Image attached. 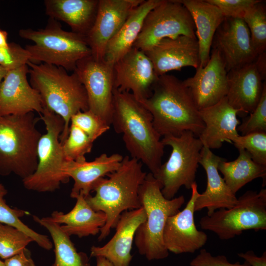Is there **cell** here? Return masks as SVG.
I'll use <instances>...</instances> for the list:
<instances>
[{
	"mask_svg": "<svg viewBox=\"0 0 266 266\" xmlns=\"http://www.w3.org/2000/svg\"><path fill=\"white\" fill-rule=\"evenodd\" d=\"M232 143L237 149L247 151L255 163L266 166V133L239 135L233 140Z\"/></svg>",
	"mask_w": 266,
	"mask_h": 266,
	"instance_id": "e575fe53",
	"label": "cell"
},
{
	"mask_svg": "<svg viewBox=\"0 0 266 266\" xmlns=\"http://www.w3.org/2000/svg\"><path fill=\"white\" fill-rule=\"evenodd\" d=\"M7 191L0 182V223L8 225L24 232L31 237L40 247L47 250L53 248V244L47 235L39 233L24 224L20 219L28 213L19 208H13L5 202L4 197Z\"/></svg>",
	"mask_w": 266,
	"mask_h": 266,
	"instance_id": "4dcf8cb0",
	"label": "cell"
},
{
	"mask_svg": "<svg viewBox=\"0 0 266 266\" xmlns=\"http://www.w3.org/2000/svg\"><path fill=\"white\" fill-rule=\"evenodd\" d=\"M33 220L45 228L52 237L55 259L52 266H90L89 259L84 252H78L70 236L61 227V225L50 217L40 218L33 215Z\"/></svg>",
	"mask_w": 266,
	"mask_h": 266,
	"instance_id": "f546056e",
	"label": "cell"
},
{
	"mask_svg": "<svg viewBox=\"0 0 266 266\" xmlns=\"http://www.w3.org/2000/svg\"><path fill=\"white\" fill-rule=\"evenodd\" d=\"M142 206L123 212L116 224L113 236L101 247L93 246L90 257H102L113 266H130L133 256L131 252L138 227L146 220Z\"/></svg>",
	"mask_w": 266,
	"mask_h": 266,
	"instance_id": "ffe728a7",
	"label": "cell"
},
{
	"mask_svg": "<svg viewBox=\"0 0 266 266\" xmlns=\"http://www.w3.org/2000/svg\"><path fill=\"white\" fill-rule=\"evenodd\" d=\"M99 0H45L50 18L66 23L71 31L86 37L95 22Z\"/></svg>",
	"mask_w": 266,
	"mask_h": 266,
	"instance_id": "484cf974",
	"label": "cell"
},
{
	"mask_svg": "<svg viewBox=\"0 0 266 266\" xmlns=\"http://www.w3.org/2000/svg\"><path fill=\"white\" fill-rule=\"evenodd\" d=\"M201 229L215 233L221 240H229L244 231L266 229V189L247 191L229 209L221 208L200 221Z\"/></svg>",
	"mask_w": 266,
	"mask_h": 266,
	"instance_id": "30bf717a",
	"label": "cell"
},
{
	"mask_svg": "<svg viewBox=\"0 0 266 266\" xmlns=\"http://www.w3.org/2000/svg\"><path fill=\"white\" fill-rule=\"evenodd\" d=\"M9 70L0 65V86L4 77Z\"/></svg>",
	"mask_w": 266,
	"mask_h": 266,
	"instance_id": "f6af8a7d",
	"label": "cell"
},
{
	"mask_svg": "<svg viewBox=\"0 0 266 266\" xmlns=\"http://www.w3.org/2000/svg\"><path fill=\"white\" fill-rule=\"evenodd\" d=\"M33 239L12 226L0 223V258L5 260L16 255Z\"/></svg>",
	"mask_w": 266,
	"mask_h": 266,
	"instance_id": "836d02e7",
	"label": "cell"
},
{
	"mask_svg": "<svg viewBox=\"0 0 266 266\" xmlns=\"http://www.w3.org/2000/svg\"><path fill=\"white\" fill-rule=\"evenodd\" d=\"M19 35L34 42L25 48L29 61L35 64L42 62L73 71L79 61L92 54L85 36L64 30L53 19L50 18L44 28L21 29Z\"/></svg>",
	"mask_w": 266,
	"mask_h": 266,
	"instance_id": "52a82bcc",
	"label": "cell"
},
{
	"mask_svg": "<svg viewBox=\"0 0 266 266\" xmlns=\"http://www.w3.org/2000/svg\"><path fill=\"white\" fill-rule=\"evenodd\" d=\"M197 37L193 20L179 0H162L146 16L133 47L146 52L166 38Z\"/></svg>",
	"mask_w": 266,
	"mask_h": 266,
	"instance_id": "8fae6325",
	"label": "cell"
},
{
	"mask_svg": "<svg viewBox=\"0 0 266 266\" xmlns=\"http://www.w3.org/2000/svg\"><path fill=\"white\" fill-rule=\"evenodd\" d=\"M164 145L169 146L171 152L168 159L162 164L153 175L160 183L164 197L171 200L180 188L191 190L195 183L203 144L190 131L178 136H165L161 139Z\"/></svg>",
	"mask_w": 266,
	"mask_h": 266,
	"instance_id": "9c48e42d",
	"label": "cell"
},
{
	"mask_svg": "<svg viewBox=\"0 0 266 266\" xmlns=\"http://www.w3.org/2000/svg\"><path fill=\"white\" fill-rule=\"evenodd\" d=\"M143 0H99L94 25L86 36L91 55L104 60L105 48L127 18Z\"/></svg>",
	"mask_w": 266,
	"mask_h": 266,
	"instance_id": "9a60e30c",
	"label": "cell"
},
{
	"mask_svg": "<svg viewBox=\"0 0 266 266\" xmlns=\"http://www.w3.org/2000/svg\"><path fill=\"white\" fill-rule=\"evenodd\" d=\"M190 266H251L248 262L244 261L231 263L224 255L213 256L205 249L200 250V253L194 258L190 263Z\"/></svg>",
	"mask_w": 266,
	"mask_h": 266,
	"instance_id": "ab89813d",
	"label": "cell"
},
{
	"mask_svg": "<svg viewBox=\"0 0 266 266\" xmlns=\"http://www.w3.org/2000/svg\"><path fill=\"white\" fill-rule=\"evenodd\" d=\"M212 46L220 53L228 72L254 61L259 55L241 19L225 17L217 29Z\"/></svg>",
	"mask_w": 266,
	"mask_h": 266,
	"instance_id": "2e32d148",
	"label": "cell"
},
{
	"mask_svg": "<svg viewBox=\"0 0 266 266\" xmlns=\"http://www.w3.org/2000/svg\"><path fill=\"white\" fill-rule=\"evenodd\" d=\"M200 112L204 128L198 137L203 146L219 149L224 142L233 143L239 135L237 128L240 122L237 115L241 112L229 103L226 97Z\"/></svg>",
	"mask_w": 266,
	"mask_h": 266,
	"instance_id": "44dd1931",
	"label": "cell"
},
{
	"mask_svg": "<svg viewBox=\"0 0 266 266\" xmlns=\"http://www.w3.org/2000/svg\"><path fill=\"white\" fill-rule=\"evenodd\" d=\"M94 141L76 126L70 124L67 137L62 144L66 161L86 160L91 151Z\"/></svg>",
	"mask_w": 266,
	"mask_h": 266,
	"instance_id": "d6a6232c",
	"label": "cell"
},
{
	"mask_svg": "<svg viewBox=\"0 0 266 266\" xmlns=\"http://www.w3.org/2000/svg\"><path fill=\"white\" fill-rule=\"evenodd\" d=\"M30 56L25 48L15 43H9V47H0V65L9 70L27 64Z\"/></svg>",
	"mask_w": 266,
	"mask_h": 266,
	"instance_id": "74e56055",
	"label": "cell"
},
{
	"mask_svg": "<svg viewBox=\"0 0 266 266\" xmlns=\"http://www.w3.org/2000/svg\"><path fill=\"white\" fill-rule=\"evenodd\" d=\"M229 103L241 113L252 112L261 98L266 82L255 60L228 72Z\"/></svg>",
	"mask_w": 266,
	"mask_h": 266,
	"instance_id": "603a6c76",
	"label": "cell"
},
{
	"mask_svg": "<svg viewBox=\"0 0 266 266\" xmlns=\"http://www.w3.org/2000/svg\"><path fill=\"white\" fill-rule=\"evenodd\" d=\"M27 64L9 70L0 86V116L21 115L43 110L42 100L27 78Z\"/></svg>",
	"mask_w": 266,
	"mask_h": 266,
	"instance_id": "ac0fdd59",
	"label": "cell"
},
{
	"mask_svg": "<svg viewBox=\"0 0 266 266\" xmlns=\"http://www.w3.org/2000/svg\"><path fill=\"white\" fill-rule=\"evenodd\" d=\"M263 1L252 6L242 18L249 30L253 48L258 55L266 49V11Z\"/></svg>",
	"mask_w": 266,
	"mask_h": 266,
	"instance_id": "1f68e13d",
	"label": "cell"
},
{
	"mask_svg": "<svg viewBox=\"0 0 266 266\" xmlns=\"http://www.w3.org/2000/svg\"><path fill=\"white\" fill-rule=\"evenodd\" d=\"M30 84L39 94L43 107L64 120V130L60 135L62 144L67 137L71 117L79 111L89 110L88 100L84 86L77 74H69L64 68L45 63L30 61Z\"/></svg>",
	"mask_w": 266,
	"mask_h": 266,
	"instance_id": "277c9868",
	"label": "cell"
},
{
	"mask_svg": "<svg viewBox=\"0 0 266 266\" xmlns=\"http://www.w3.org/2000/svg\"><path fill=\"white\" fill-rule=\"evenodd\" d=\"M190 200L185 208L169 217L164 229L163 238L168 252L175 254L193 253L206 243L207 235L197 229L195 223V203L200 193L195 182Z\"/></svg>",
	"mask_w": 266,
	"mask_h": 266,
	"instance_id": "5bb4252c",
	"label": "cell"
},
{
	"mask_svg": "<svg viewBox=\"0 0 266 266\" xmlns=\"http://www.w3.org/2000/svg\"><path fill=\"white\" fill-rule=\"evenodd\" d=\"M158 77L145 52L133 47L113 65L114 89L139 101L150 96Z\"/></svg>",
	"mask_w": 266,
	"mask_h": 266,
	"instance_id": "4fadbf2b",
	"label": "cell"
},
{
	"mask_svg": "<svg viewBox=\"0 0 266 266\" xmlns=\"http://www.w3.org/2000/svg\"><path fill=\"white\" fill-rule=\"evenodd\" d=\"M75 199V204L69 212L65 214L55 211L50 217L61 225L63 231L70 236L75 235L81 238L96 235L105 224V213L94 210L82 195H78Z\"/></svg>",
	"mask_w": 266,
	"mask_h": 266,
	"instance_id": "4316f807",
	"label": "cell"
},
{
	"mask_svg": "<svg viewBox=\"0 0 266 266\" xmlns=\"http://www.w3.org/2000/svg\"><path fill=\"white\" fill-rule=\"evenodd\" d=\"M96 266H113L107 260L102 257H96Z\"/></svg>",
	"mask_w": 266,
	"mask_h": 266,
	"instance_id": "ee69618b",
	"label": "cell"
},
{
	"mask_svg": "<svg viewBox=\"0 0 266 266\" xmlns=\"http://www.w3.org/2000/svg\"><path fill=\"white\" fill-rule=\"evenodd\" d=\"M40 119L44 123L46 133L42 134L38 143L37 168L32 175L22 181L27 190L52 192L69 180L64 172L66 161L60 141L65 123L60 116L46 107H43Z\"/></svg>",
	"mask_w": 266,
	"mask_h": 266,
	"instance_id": "ba28073f",
	"label": "cell"
},
{
	"mask_svg": "<svg viewBox=\"0 0 266 266\" xmlns=\"http://www.w3.org/2000/svg\"><path fill=\"white\" fill-rule=\"evenodd\" d=\"M7 32L0 30V47L7 48L9 47V43L7 42Z\"/></svg>",
	"mask_w": 266,
	"mask_h": 266,
	"instance_id": "7bdbcfd3",
	"label": "cell"
},
{
	"mask_svg": "<svg viewBox=\"0 0 266 266\" xmlns=\"http://www.w3.org/2000/svg\"><path fill=\"white\" fill-rule=\"evenodd\" d=\"M250 114L237 128L241 135L258 132L266 133V85L258 104Z\"/></svg>",
	"mask_w": 266,
	"mask_h": 266,
	"instance_id": "8d00e7d4",
	"label": "cell"
},
{
	"mask_svg": "<svg viewBox=\"0 0 266 266\" xmlns=\"http://www.w3.org/2000/svg\"><path fill=\"white\" fill-rule=\"evenodd\" d=\"M140 102L152 115L154 126L161 136H178L190 131L199 137L204 129L190 91L174 75L159 76L150 96Z\"/></svg>",
	"mask_w": 266,
	"mask_h": 266,
	"instance_id": "7a4b0ae2",
	"label": "cell"
},
{
	"mask_svg": "<svg viewBox=\"0 0 266 266\" xmlns=\"http://www.w3.org/2000/svg\"><path fill=\"white\" fill-rule=\"evenodd\" d=\"M147 173L142 164L126 156L117 169L102 177L93 185L91 195L84 197L89 205L96 211L105 213L106 220L98 237L101 241L115 228L121 214L124 211L141 207L138 192Z\"/></svg>",
	"mask_w": 266,
	"mask_h": 266,
	"instance_id": "3957f363",
	"label": "cell"
},
{
	"mask_svg": "<svg viewBox=\"0 0 266 266\" xmlns=\"http://www.w3.org/2000/svg\"><path fill=\"white\" fill-rule=\"evenodd\" d=\"M0 266H6L4 262L2 261L0 258Z\"/></svg>",
	"mask_w": 266,
	"mask_h": 266,
	"instance_id": "bcb514c9",
	"label": "cell"
},
{
	"mask_svg": "<svg viewBox=\"0 0 266 266\" xmlns=\"http://www.w3.org/2000/svg\"><path fill=\"white\" fill-rule=\"evenodd\" d=\"M238 256L244 259L251 266H266V252L265 251L261 257L256 256L253 251L240 253Z\"/></svg>",
	"mask_w": 266,
	"mask_h": 266,
	"instance_id": "b9f144b4",
	"label": "cell"
},
{
	"mask_svg": "<svg viewBox=\"0 0 266 266\" xmlns=\"http://www.w3.org/2000/svg\"><path fill=\"white\" fill-rule=\"evenodd\" d=\"M238 150L239 155L235 160L227 162L224 159L218 166V169L223 174L225 183L234 195L242 187L255 179L262 178L266 184V166L255 163L245 150Z\"/></svg>",
	"mask_w": 266,
	"mask_h": 266,
	"instance_id": "f1b7e54d",
	"label": "cell"
},
{
	"mask_svg": "<svg viewBox=\"0 0 266 266\" xmlns=\"http://www.w3.org/2000/svg\"><path fill=\"white\" fill-rule=\"evenodd\" d=\"M40 119L34 112L0 116V175L13 173L23 180L35 172Z\"/></svg>",
	"mask_w": 266,
	"mask_h": 266,
	"instance_id": "5b68a950",
	"label": "cell"
},
{
	"mask_svg": "<svg viewBox=\"0 0 266 266\" xmlns=\"http://www.w3.org/2000/svg\"><path fill=\"white\" fill-rule=\"evenodd\" d=\"M196 70L194 76L183 82L200 110L215 105L227 96L228 71L220 53L213 48L206 65Z\"/></svg>",
	"mask_w": 266,
	"mask_h": 266,
	"instance_id": "e0dca14e",
	"label": "cell"
},
{
	"mask_svg": "<svg viewBox=\"0 0 266 266\" xmlns=\"http://www.w3.org/2000/svg\"><path fill=\"white\" fill-rule=\"evenodd\" d=\"M187 8L196 28L200 57V67L208 62L214 34L225 17L220 9L206 0H179Z\"/></svg>",
	"mask_w": 266,
	"mask_h": 266,
	"instance_id": "d4e9b609",
	"label": "cell"
},
{
	"mask_svg": "<svg viewBox=\"0 0 266 266\" xmlns=\"http://www.w3.org/2000/svg\"><path fill=\"white\" fill-rule=\"evenodd\" d=\"M224 159L214 154L211 149L203 146L199 164L204 169L207 186L204 192L200 194L195 203V211L206 208L207 215H211L221 208L229 209L237 201V198L230 190L219 173L218 166Z\"/></svg>",
	"mask_w": 266,
	"mask_h": 266,
	"instance_id": "7402d4cb",
	"label": "cell"
},
{
	"mask_svg": "<svg viewBox=\"0 0 266 266\" xmlns=\"http://www.w3.org/2000/svg\"><path fill=\"white\" fill-rule=\"evenodd\" d=\"M158 76L171 70H180L200 66L199 47L197 37L180 35L166 38L145 52Z\"/></svg>",
	"mask_w": 266,
	"mask_h": 266,
	"instance_id": "d6986e66",
	"label": "cell"
},
{
	"mask_svg": "<svg viewBox=\"0 0 266 266\" xmlns=\"http://www.w3.org/2000/svg\"><path fill=\"white\" fill-rule=\"evenodd\" d=\"M70 124L80 129L94 141L106 132L110 127L89 110L79 111L73 115Z\"/></svg>",
	"mask_w": 266,
	"mask_h": 266,
	"instance_id": "d590c367",
	"label": "cell"
},
{
	"mask_svg": "<svg viewBox=\"0 0 266 266\" xmlns=\"http://www.w3.org/2000/svg\"><path fill=\"white\" fill-rule=\"evenodd\" d=\"M113 65L90 55L79 61L73 71L86 90L89 110L109 126L113 106Z\"/></svg>",
	"mask_w": 266,
	"mask_h": 266,
	"instance_id": "7c38bea8",
	"label": "cell"
},
{
	"mask_svg": "<svg viewBox=\"0 0 266 266\" xmlns=\"http://www.w3.org/2000/svg\"><path fill=\"white\" fill-rule=\"evenodd\" d=\"M4 262L6 266H35L26 248L20 253L4 260Z\"/></svg>",
	"mask_w": 266,
	"mask_h": 266,
	"instance_id": "60d3db41",
	"label": "cell"
},
{
	"mask_svg": "<svg viewBox=\"0 0 266 266\" xmlns=\"http://www.w3.org/2000/svg\"><path fill=\"white\" fill-rule=\"evenodd\" d=\"M162 0H143L131 12L127 20L109 41L105 48L104 60L114 65L133 46L147 14Z\"/></svg>",
	"mask_w": 266,
	"mask_h": 266,
	"instance_id": "83f0119b",
	"label": "cell"
},
{
	"mask_svg": "<svg viewBox=\"0 0 266 266\" xmlns=\"http://www.w3.org/2000/svg\"><path fill=\"white\" fill-rule=\"evenodd\" d=\"M161 189L160 183L149 172L138 192L146 218L137 228L134 240L139 254L149 261L162 260L168 256L163 242L164 229L167 218L179 212L185 202L183 196L166 199Z\"/></svg>",
	"mask_w": 266,
	"mask_h": 266,
	"instance_id": "8992f818",
	"label": "cell"
},
{
	"mask_svg": "<svg viewBox=\"0 0 266 266\" xmlns=\"http://www.w3.org/2000/svg\"><path fill=\"white\" fill-rule=\"evenodd\" d=\"M122 155L115 153L108 155L103 153L93 161H66L64 172L74 180L70 197L75 199L79 194L84 197L90 195L94 184L99 179L107 176L120 166Z\"/></svg>",
	"mask_w": 266,
	"mask_h": 266,
	"instance_id": "cb8c5ba5",
	"label": "cell"
},
{
	"mask_svg": "<svg viewBox=\"0 0 266 266\" xmlns=\"http://www.w3.org/2000/svg\"><path fill=\"white\" fill-rule=\"evenodd\" d=\"M111 125L122 134L131 157L144 164L154 175L162 164L165 146L149 111L130 92L113 90Z\"/></svg>",
	"mask_w": 266,
	"mask_h": 266,
	"instance_id": "6da1fadb",
	"label": "cell"
},
{
	"mask_svg": "<svg viewBox=\"0 0 266 266\" xmlns=\"http://www.w3.org/2000/svg\"><path fill=\"white\" fill-rule=\"evenodd\" d=\"M217 6L224 17L242 19L246 12L260 0H206Z\"/></svg>",
	"mask_w": 266,
	"mask_h": 266,
	"instance_id": "f35d334b",
	"label": "cell"
}]
</instances>
